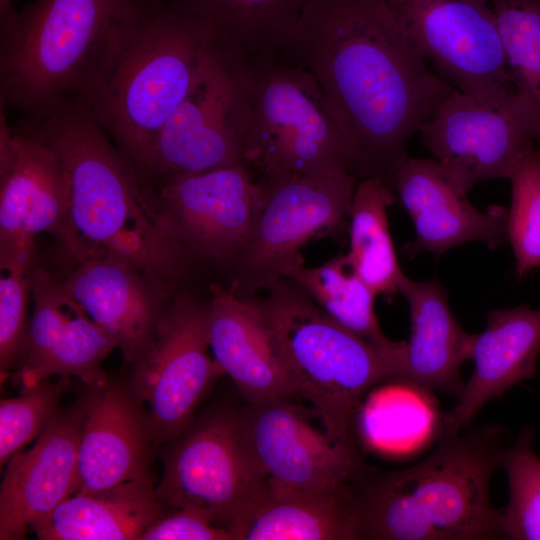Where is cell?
I'll use <instances>...</instances> for the list:
<instances>
[{
	"label": "cell",
	"mask_w": 540,
	"mask_h": 540,
	"mask_svg": "<svg viewBox=\"0 0 540 540\" xmlns=\"http://www.w3.org/2000/svg\"><path fill=\"white\" fill-rule=\"evenodd\" d=\"M282 56L316 79L356 175L394 191L412 137L454 88L430 70L386 1L309 0Z\"/></svg>",
	"instance_id": "obj_1"
},
{
	"label": "cell",
	"mask_w": 540,
	"mask_h": 540,
	"mask_svg": "<svg viewBox=\"0 0 540 540\" xmlns=\"http://www.w3.org/2000/svg\"><path fill=\"white\" fill-rule=\"evenodd\" d=\"M55 150L69 180L70 198L57 238L76 263L122 259L170 297L179 293L194 262L165 229L150 204L137 166L78 96L64 99L31 123Z\"/></svg>",
	"instance_id": "obj_2"
},
{
	"label": "cell",
	"mask_w": 540,
	"mask_h": 540,
	"mask_svg": "<svg viewBox=\"0 0 540 540\" xmlns=\"http://www.w3.org/2000/svg\"><path fill=\"white\" fill-rule=\"evenodd\" d=\"M222 49L169 0H142L75 95L136 165Z\"/></svg>",
	"instance_id": "obj_3"
},
{
	"label": "cell",
	"mask_w": 540,
	"mask_h": 540,
	"mask_svg": "<svg viewBox=\"0 0 540 540\" xmlns=\"http://www.w3.org/2000/svg\"><path fill=\"white\" fill-rule=\"evenodd\" d=\"M498 427L445 435L426 458L353 487L355 539H503L490 479L500 466Z\"/></svg>",
	"instance_id": "obj_4"
},
{
	"label": "cell",
	"mask_w": 540,
	"mask_h": 540,
	"mask_svg": "<svg viewBox=\"0 0 540 540\" xmlns=\"http://www.w3.org/2000/svg\"><path fill=\"white\" fill-rule=\"evenodd\" d=\"M257 294L287 374L291 394L309 402L324 431L354 446L358 408L375 385L401 380L403 357L344 327L294 281L281 277Z\"/></svg>",
	"instance_id": "obj_5"
},
{
	"label": "cell",
	"mask_w": 540,
	"mask_h": 540,
	"mask_svg": "<svg viewBox=\"0 0 540 540\" xmlns=\"http://www.w3.org/2000/svg\"><path fill=\"white\" fill-rule=\"evenodd\" d=\"M142 0H34L0 21V103L27 122L75 95Z\"/></svg>",
	"instance_id": "obj_6"
},
{
	"label": "cell",
	"mask_w": 540,
	"mask_h": 540,
	"mask_svg": "<svg viewBox=\"0 0 540 540\" xmlns=\"http://www.w3.org/2000/svg\"><path fill=\"white\" fill-rule=\"evenodd\" d=\"M252 123L243 164L258 180L350 172V145L314 76L285 56L246 68ZM357 176V175H356Z\"/></svg>",
	"instance_id": "obj_7"
},
{
	"label": "cell",
	"mask_w": 540,
	"mask_h": 540,
	"mask_svg": "<svg viewBox=\"0 0 540 540\" xmlns=\"http://www.w3.org/2000/svg\"><path fill=\"white\" fill-rule=\"evenodd\" d=\"M266 490L245 439L240 413L219 411L191 423L172 441L155 486L166 508L198 513L235 533Z\"/></svg>",
	"instance_id": "obj_8"
},
{
	"label": "cell",
	"mask_w": 540,
	"mask_h": 540,
	"mask_svg": "<svg viewBox=\"0 0 540 540\" xmlns=\"http://www.w3.org/2000/svg\"><path fill=\"white\" fill-rule=\"evenodd\" d=\"M356 177L334 172L255 181L258 213L247 241L227 269L238 293L267 291L282 277V268L301 257V248L311 239L345 230Z\"/></svg>",
	"instance_id": "obj_9"
},
{
	"label": "cell",
	"mask_w": 540,
	"mask_h": 540,
	"mask_svg": "<svg viewBox=\"0 0 540 540\" xmlns=\"http://www.w3.org/2000/svg\"><path fill=\"white\" fill-rule=\"evenodd\" d=\"M252 115L248 70L222 49L136 166L162 181L243 163Z\"/></svg>",
	"instance_id": "obj_10"
},
{
	"label": "cell",
	"mask_w": 540,
	"mask_h": 540,
	"mask_svg": "<svg viewBox=\"0 0 540 540\" xmlns=\"http://www.w3.org/2000/svg\"><path fill=\"white\" fill-rule=\"evenodd\" d=\"M209 301L180 291L167 304L147 349L132 363L130 390L148 405L153 445L172 442L224 374L209 354Z\"/></svg>",
	"instance_id": "obj_11"
},
{
	"label": "cell",
	"mask_w": 540,
	"mask_h": 540,
	"mask_svg": "<svg viewBox=\"0 0 540 540\" xmlns=\"http://www.w3.org/2000/svg\"><path fill=\"white\" fill-rule=\"evenodd\" d=\"M419 134L452 183L467 194L479 182L509 179L519 161L540 148V114L517 90L492 105L454 89Z\"/></svg>",
	"instance_id": "obj_12"
},
{
	"label": "cell",
	"mask_w": 540,
	"mask_h": 540,
	"mask_svg": "<svg viewBox=\"0 0 540 540\" xmlns=\"http://www.w3.org/2000/svg\"><path fill=\"white\" fill-rule=\"evenodd\" d=\"M426 61L454 89L498 105L516 91L488 0H385Z\"/></svg>",
	"instance_id": "obj_13"
},
{
	"label": "cell",
	"mask_w": 540,
	"mask_h": 540,
	"mask_svg": "<svg viewBox=\"0 0 540 540\" xmlns=\"http://www.w3.org/2000/svg\"><path fill=\"white\" fill-rule=\"evenodd\" d=\"M156 209L166 231L195 263L227 270L251 233L259 190L240 163L162 180Z\"/></svg>",
	"instance_id": "obj_14"
},
{
	"label": "cell",
	"mask_w": 540,
	"mask_h": 540,
	"mask_svg": "<svg viewBox=\"0 0 540 540\" xmlns=\"http://www.w3.org/2000/svg\"><path fill=\"white\" fill-rule=\"evenodd\" d=\"M0 121V267L32 268L34 238L58 236L69 206L65 167L32 124Z\"/></svg>",
	"instance_id": "obj_15"
},
{
	"label": "cell",
	"mask_w": 540,
	"mask_h": 540,
	"mask_svg": "<svg viewBox=\"0 0 540 540\" xmlns=\"http://www.w3.org/2000/svg\"><path fill=\"white\" fill-rule=\"evenodd\" d=\"M251 454L272 489L330 492L348 488L361 473L355 446L316 429L288 398L249 407L240 413Z\"/></svg>",
	"instance_id": "obj_16"
},
{
	"label": "cell",
	"mask_w": 540,
	"mask_h": 540,
	"mask_svg": "<svg viewBox=\"0 0 540 540\" xmlns=\"http://www.w3.org/2000/svg\"><path fill=\"white\" fill-rule=\"evenodd\" d=\"M85 399L57 410L32 448L8 462L0 489V539H23L78 488L77 458Z\"/></svg>",
	"instance_id": "obj_17"
},
{
	"label": "cell",
	"mask_w": 540,
	"mask_h": 540,
	"mask_svg": "<svg viewBox=\"0 0 540 540\" xmlns=\"http://www.w3.org/2000/svg\"><path fill=\"white\" fill-rule=\"evenodd\" d=\"M394 191L414 226L412 253L440 255L473 241L495 249L507 239V211L476 209L435 159L409 157L396 175Z\"/></svg>",
	"instance_id": "obj_18"
},
{
	"label": "cell",
	"mask_w": 540,
	"mask_h": 540,
	"mask_svg": "<svg viewBox=\"0 0 540 540\" xmlns=\"http://www.w3.org/2000/svg\"><path fill=\"white\" fill-rule=\"evenodd\" d=\"M209 346L248 404L292 396L287 374L257 295H242L236 285L211 283Z\"/></svg>",
	"instance_id": "obj_19"
},
{
	"label": "cell",
	"mask_w": 540,
	"mask_h": 540,
	"mask_svg": "<svg viewBox=\"0 0 540 540\" xmlns=\"http://www.w3.org/2000/svg\"><path fill=\"white\" fill-rule=\"evenodd\" d=\"M63 285L113 339L127 363H133L150 345L173 298L133 265L115 257L76 264Z\"/></svg>",
	"instance_id": "obj_20"
},
{
	"label": "cell",
	"mask_w": 540,
	"mask_h": 540,
	"mask_svg": "<svg viewBox=\"0 0 540 540\" xmlns=\"http://www.w3.org/2000/svg\"><path fill=\"white\" fill-rule=\"evenodd\" d=\"M93 390L85 398L76 492L105 490L149 475L153 443L140 401L116 385Z\"/></svg>",
	"instance_id": "obj_21"
},
{
	"label": "cell",
	"mask_w": 540,
	"mask_h": 540,
	"mask_svg": "<svg viewBox=\"0 0 540 540\" xmlns=\"http://www.w3.org/2000/svg\"><path fill=\"white\" fill-rule=\"evenodd\" d=\"M540 354V310L529 305L491 310L485 329L476 334L474 371L442 419V436L467 427L490 400L532 379Z\"/></svg>",
	"instance_id": "obj_22"
},
{
	"label": "cell",
	"mask_w": 540,
	"mask_h": 540,
	"mask_svg": "<svg viewBox=\"0 0 540 540\" xmlns=\"http://www.w3.org/2000/svg\"><path fill=\"white\" fill-rule=\"evenodd\" d=\"M398 292L408 303L411 319L401 382L458 396L464 386L461 366L471 359L476 334L461 327L436 279L415 281L404 275Z\"/></svg>",
	"instance_id": "obj_23"
},
{
	"label": "cell",
	"mask_w": 540,
	"mask_h": 540,
	"mask_svg": "<svg viewBox=\"0 0 540 540\" xmlns=\"http://www.w3.org/2000/svg\"><path fill=\"white\" fill-rule=\"evenodd\" d=\"M150 474L113 488L76 492L31 529L41 540H129L165 511Z\"/></svg>",
	"instance_id": "obj_24"
},
{
	"label": "cell",
	"mask_w": 540,
	"mask_h": 540,
	"mask_svg": "<svg viewBox=\"0 0 540 540\" xmlns=\"http://www.w3.org/2000/svg\"><path fill=\"white\" fill-rule=\"evenodd\" d=\"M245 66L282 56L309 0H169Z\"/></svg>",
	"instance_id": "obj_25"
},
{
	"label": "cell",
	"mask_w": 540,
	"mask_h": 540,
	"mask_svg": "<svg viewBox=\"0 0 540 540\" xmlns=\"http://www.w3.org/2000/svg\"><path fill=\"white\" fill-rule=\"evenodd\" d=\"M353 486L330 492L267 487L235 533L236 540H348L353 529Z\"/></svg>",
	"instance_id": "obj_26"
},
{
	"label": "cell",
	"mask_w": 540,
	"mask_h": 540,
	"mask_svg": "<svg viewBox=\"0 0 540 540\" xmlns=\"http://www.w3.org/2000/svg\"><path fill=\"white\" fill-rule=\"evenodd\" d=\"M281 276L298 284L329 316L377 348L403 357L406 342L382 332L374 309L376 293L355 271L346 254L307 267L301 257L287 263Z\"/></svg>",
	"instance_id": "obj_27"
},
{
	"label": "cell",
	"mask_w": 540,
	"mask_h": 540,
	"mask_svg": "<svg viewBox=\"0 0 540 540\" xmlns=\"http://www.w3.org/2000/svg\"><path fill=\"white\" fill-rule=\"evenodd\" d=\"M396 193L380 180L357 182L348 219L351 264L378 295L392 296L405 275L399 265L389 230L387 208Z\"/></svg>",
	"instance_id": "obj_28"
},
{
	"label": "cell",
	"mask_w": 540,
	"mask_h": 540,
	"mask_svg": "<svg viewBox=\"0 0 540 540\" xmlns=\"http://www.w3.org/2000/svg\"><path fill=\"white\" fill-rule=\"evenodd\" d=\"M515 89L540 114V0H488Z\"/></svg>",
	"instance_id": "obj_29"
},
{
	"label": "cell",
	"mask_w": 540,
	"mask_h": 540,
	"mask_svg": "<svg viewBox=\"0 0 540 540\" xmlns=\"http://www.w3.org/2000/svg\"><path fill=\"white\" fill-rule=\"evenodd\" d=\"M115 347L113 339L81 307L48 358L21 385V391L53 375L75 376L92 389L102 388L108 381L101 363Z\"/></svg>",
	"instance_id": "obj_30"
},
{
	"label": "cell",
	"mask_w": 540,
	"mask_h": 540,
	"mask_svg": "<svg viewBox=\"0 0 540 540\" xmlns=\"http://www.w3.org/2000/svg\"><path fill=\"white\" fill-rule=\"evenodd\" d=\"M533 436L524 427L502 452L500 466L510 492L507 506L499 510L503 539L540 540V457L532 449Z\"/></svg>",
	"instance_id": "obj_31"
},
{
	"label": "cell",
	"mask_w": 540,
	"mask_h": 540,
	"mask_svg": "<svg viewBox=\"0 0 540 540\" xmlns=\"http://www.w3.org/2000/svg\"><path fill=\"white\" fill-rule=\"evenodd\" d=\"M30 283L34 310L20 357V368L15 373L20 387L48 358L72 317L81 309L63 282H58L46 271L32 269Z\"/></svg>",
	"instance_id": "obj_32"
},
{
	"label": "cell",
	"mask_w": 540,
	"mask_h": 540,
	"mask_svg": "<svg viewBox=\"0 0 540 540\" xmlns=\"http://www.w3.org/2000/svg\"><path fill=\"white\" fill-rule=\"evenodd\" d=\"M507 239L523 276L540 267V148L526 154L511 176Z\"/></svg>",
	"instance_id": "obj_33"
},
{
	"label": "cell",
	"mask_w": 540,
	"mask_h": 540,
	"mask_svg": "<svg viewBox=\"0 0 540 540\" xmlns=\"http://www.w3.org/2000/svg\"><path fill=\"white\" fill-rule=\"evenodd\" d=\"M69 377L55 383L47 380L22 390L15 398L0 402L1 467L40 435L57 411L60 398L68 389Z\"/></svg>",
	"instance_id": "obj_34"
},
{
	"label": "cell",
	"mask_w": 540,
	"mask_h": 540,
	"mask_svg": "<svg viewBox=\"0 0 540 540\" xmlns=\"http://www.w3.org/2000/svg\"><path fill=\"white\" fill-rule=\"evenodd\" d=\"M25 267L1 268L0 279V372L6 377L19 361L27 336V305L30 274Z\"/></svg>",
	"instance_id": "obj_35"
},
{
	"label": "cell",
	"mask_w": 540,
	"mask_h": 540,
	"mask_svg": "<svg viewBox=\"0 0 540 540\" xmlns=\"http://www.w3.org/2000/svg\"><path fill=\"white\" fill-rule=\"evenodd\" d=\"M140 540H234L226 529L193 511L167 508Z\"/></svg>",
	"instance_id": "obj_36"
},
{
	"label": "cell",
	"mask_w": 540,
	"mask_h": 540,
	"mask_svg": "<svg viewBox=\"0 0 540 540\" xmlns=\"http://www.w3.org/2000/svg\"><path fill=\"white\" fill-rule=\"evenodd\" d=\"M13 1L14 0H0V21L5 19L14 11L12 6Z\"/></svg>",
	"instance_id": "obj_37"
}]
</instances>
